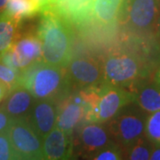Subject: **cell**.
I'll use <instances>...</instances> for the list:
<instances>
[{"instance_id": "1", "label": "cell", "mask_w": 160, "mask_h": 160, "mask_svg": "<svg viewBox=\"0 0 160 160\" xmlns=\"http://www.w3.org/2000/svg\"><path fill=\"white\" fill-rule=\"evenodd\" d=\"M38 36L42 42L43 61L66 68L72 58V23L54 12H43Z\"/></svg>"}, {"instance_id": "2", "label": "cell", "mask_w": 160, "mask_h": 160, "mask_svg": "<svg viewBox=\"0 0 160 160\" xmlns=\"http://www.w3.org/2000/svg\"><path fill=\"white\" fill-rule=\"evenodd\" d=\"M18 85L28 89L37 100L59 102L70 93L71 82L66 68L40 61L19 72Z\"/></svg>"}, {"instance_id": "3", "label": "cell", "mask_w": 160, "mask_h": 160, "mask_svg": "<svg viewBox=\"0 0 160 160\" xmlns=\"http://www.w3.org/2000/svg\"><path fill=\"white\" fill-rule=\"evenodd\" d=\"M142 60L128 50L111 52L103 62V83L126 88L145 73Z\"/></svg>"}, {"instance_id": "4", "label": "cell", "mask_w": 160, "mask_h": 160, "mask_svg": "<svg viewBox=\"0 0 160 160\" xmlns=\"http://www.w3.org/2000/svg\"><path fill=\"white\" fill-rule=\"evenodd\" d=\"M160 13V0H125L119 20L128 33L135 37L155 35Z\"/></svg>"}, {"instance_id": "5", "label": "cell", "mask_w": 160, "mask_h": 160, "mask_svg": "<svg viewBox=\"0 0 160 160\" xmlns=\"http://www.w3.org/2000/svg\"><path fill=\"white\" fill-rule=\"evenodd\" d=\"M131 104V103H130ZM126 105L109 121V134L121 147L127 149L145 135L146 112L137 105Z\"/></svg>"}, {"instance_id": "6", "label": "cell", "mask_w": 160, "mask_h": 160, "mask_svg": "<svg viewBox=\"0 0 160 160\" xmlns=\"http://www.w3.org/2000/svg\"><path fill=\"white\" fill-rule=\"evenodd\" d=\"M7 132L16 159H45L43 142L30 126L28 118L12 119Z\"/></svg>"}, {"instance_id": "7", "label": "cell", "mask_w": 160, "mask_h": 160, "mask_svg": "<svg viewBox=\"0 0 160 160\" xmlns=\"http://www.w3.org/2000/svg\"><path fill=\"white\" fill-rule=\"evenodd\" d=\"M43 61L42 42L38 36L29 34L17 40L11 50L0 58V62L20 71Z\"/></svg>"}, {"instance_id": "8", "label": "cell", "mask_w": 160, "mask_h": 160, "mask_svg": "<svg viewBox=\"0 0 160 160\" xmlns=\"http://www.w3.org/2000/svg\"><path fill=\"white\" fill-rule=\"evenodd\" d=\"M66 69L71 84L81 89L103 84V63L96 58L86 55L72 57Z\"/></svg>"}, {"instance_id": "9", "label": "cell", "mask_w": 160, "mask_h": 160, "mask_svg": "<svg viewBox=\"0 0 160 160\" xmlns=\"http://www.w3.org/2000/svg\"><path fill=\"white\" fill-rule=\"evenodd\" d=\"M86 101L81 91L78 93H69L58 102L56 126L65 132L71 134L81 121H85Z\"/></svg>"}, {"instance_id": "10", "label": "cell", "mask_w": 160, "mask_h": 160, "mask_svg": "<svg viewBox=\"0 0 160 160\" xmlns=\"http://www.w3.org/2000/svg\"><path fill=\"white\" fill-rule=\"evenodd\" d=\"M58 102L53 100H36L28 116L30 126L39 138H44L56 126Z\"/></svg>"}, {"instance_id": "11", "label": "cell", "mask_w": 160, "mask_h": 160, "mask_svg": "<svg viewBox=\"0 0 160 160\" xmlns=\"http://www.w3.org/2000/svg\"><path fill=\"white\" fill-rule=\"evenodd\" d=\"M92 2L93 0H48L43 12L50 10L71 23L81 24L91 19Z\"/></svg>"}, {"instance_id": "12", "label": "cell", "mask_w": 160, "mask_h": 160, "mask_svg": "<svg viewBox=\"0 0 160 160\" xmlns=\"http://www.w3.org/2000/svg\"><path fill=\"white\" fill-rule=\"evenodd\" d=\"M45 159H69L72 156V135L55 126L43 140Z\"/></svg>"}, {"instance_id": "13", "label": "cell", "mask_w": 160, "mask_h": 160, "mask_svg": "<svg viewBox=\"0 0 160 160\" xmlns=\"http://www.w3.org/2000/svg\"><path fill=\"white\" fill-rule=\"evenodd\" d=\"M109 130H106L100 123L87 122L78 131V144L80 150L88 157L109 144Z\"/></svg>"}, {"instance_id": "14", "label": "cell", "mask_w": 160, "mask_h": 160, "mask_svg": "<svg viewBox=\"0 0 160 160\" xmlns=\"http://www.w3.org/2000/svg\"><path fill=\"white\" fill-rule=\"evenodd\" d=\"M36 100L28 89L18 85L7 93L1 109L12 119L28 118Z\"/></svg>"}, {"instance_id": "15", "label": "cell", "mask_w": 160, "mask_h": 160, "mask_svg": "<svg viewBox=\"0 0 160 160\" xmlns=\"http://www.w3.org/2000/svg\"><path fill=\"white\" fill-rule=\"evenodd\" d=\"M125 0H93L91 19L100 26L114 25L118 20Z\"/></svg>"}, {"instance_id": "16", "label": "cell", "mask_w": 160, "mask_h": 160, "mask_svg": "<svg viewBox=\"0 0 160 160\" xmlns=\"http://www.w3.org/2000/svg\"><path fill=\"white\" fill-rule=\"evenodd\" d=\"M133 102L146 113L160 110V85L154 84L138 86L133 92Z\"/></svg>"}, {"instance_id": "17", "label": "cell", "mask_w": 160, "mask_h": 160, "mask_svg": "<svg viewBox=\"0 0 160 160\" xmlns=\"http://www.w3.org/2000/svg\"><path fill=\"white\" fill-rule=\"evenodd\" d=\"M19 23V21L6 15L3 12L0 13V58L11 50L16 42Z\"/></svg>"}, {"instance_id": "18", "label": "cell", "mask_w": 160, "mask_h": 160, "mask_svg": "<svg viewBox=\"0 0 160 160\" xmlns=\"http://www.w3.org/2000/svg\"><path fill=\"white\" fill-rule=\"evenodd\" d=\"M39 12V7L34 0H8L6 9L3 11L6 15L21 22Z\"/></svg>"}, {"instance_id": "19", "label": "cell", "mask_w": 160, "mask_h": 160, "mask_svg": "<svg viewBox=\"0 0 160 160\" xmlns=\"http://www.w3.org/2000/svg\"><path fill=\"white\" fill-rule=\"evenodd\" d=\"M153 146L154 144L144 135L125 150L124 157H126V159L130 160L150 159Z\"/></svg>"}, {"instance_id": "20", "label": "cell", "mask_w": 160, "mask_h": 160, "mask_svg": "<svg viewBox=\"0 0 160 160\" xmlns=\"http://www.w3.org/2000/svg\"><path fill=\"white\" fill-rule=\"evenodd\" d=\"M88 158L93 160H120L125 158L119 144L110 142L96 152L89 155Z\"/></svg>"}, {"instance_id": "21", "label": "cell", "mask_w": 160, "mask_h": 160, "mask_svg": "<svg viewBox=\"0 0 160 160\" xmlns=\"http://www.w3.org/2000/svg\"><path fill=\"white\" fill-rule=\"evenodd\" d=\"M145 135L152 143H160V110L147 118Z\"/></svg>"}, {"instance_id": "22", "label": "cell", "mask_w": 160, "mask_h": 160, "mask_svg": "<svg viewBox=\"0 0 160 160\" xmlns=\"http://www.w3.org/2000/svg\"><path fill=\"white\" fill-rule=\"evenodd\" d=\"M0 80L6 83L9 89L12 90L18 86L19 71L0 62Z\"/></svg>"}, {"instance_id": "23", "label": "cell", "mask_w": 160, "mask_h": 160, "mask_svg": "<svg viewBox=\"0 0 160 160\" xmlns=\"http://www.w3.org/2000/svg\"><path fill=\"white\" fill-rule=\"evenodd\" d=\"M16 159L7 132H0V160Z\"/></svg>"}, {"instance_id": "24", "label": "cell", "mask_w": 160, "mask_h": 160, "mask_svg": "<svg viewBox=\"0 0 160 160\" xmlns=\"http://www.w3.org/2000/svg\"><path fill=\"white\" fill-rule=\"evenodd\" d=\"M12 121V118L11 117L2 109H0V132H8Z\"/></svg>"}, {"instance_id": "25", "label": "cell", "mask_w": 160, "mask_h": 160, "mask_svg": "<svg viewBox=\"0 0 160 160\" xmlns=\"http://www.w3.org/2000/svg\"><path fill=\"white\" fill-rule=\"evenodd\" d=\"M150 159L160 160V143H156V144H154L153 150H152V154H151V157H150Z\"/></svg>"}, {"instance_id": "26", "label": "cell", "mask_w": 160, "mask_h": 160, "mask_svg": "<svg viewBox=\"0 0 160 160\" xmlns=\"http://www.w3.org/2000/svg\"><path fill=\"white\" fill-rule=\"evenodd\" d=\"M9 91H10V89L7 86V85L6 83H4L3 81L0 80V101L6 97L7 93L9 92Z\"/></svg>"}, {"instance_id": "27", "label": "cell", "mask_w": 160, "mask_h": 160, "mask_svg": "<svg viewBox=\"0 0 160 160\" xmlns=\"http://www.w3.org/2000/svg\"><path fill=\"white\" fill-rule=\"evenodd\" d=\"M155 36H157L158 41L160 44V13L158 19V22H157V27H156V31H155Z\"/></svg>"}, {"instance_id": "28", "label": "cell", "mask_w": 160, "mask_h": 160, "mask_svg": "<svg viewBox=\"0 0 160 160\" xmlns=\"http://www.w3.org/2000/svg\"><path fill=\"white\" fill-rule=\"evenodd\" d=\"M7 2H8V0H0V13L6 9Z\"/></svg>"}, {"instance_id": "29", "label": "cell", "mask_w": 160, "mask_h": 160, "mask_svg": "<svg viewBox=\"0 0 160 160\" xmlns=\"http://www.w3.org/2000/svg\"><path fill=\"white\" fill-rule=\"evenodd\" d=\"M154 82H156L157 84L160 85V68L158 69V71L156 72L154 77Z\"/></svg>"}]
</instances>
